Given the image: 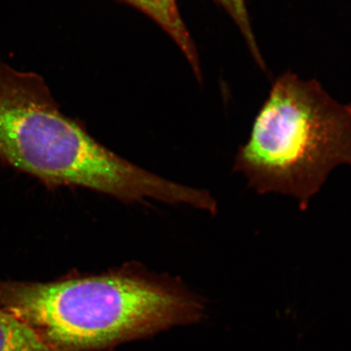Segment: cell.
<instances>
[{
    "mask_svg": "<svg viewBox=\"0 0 351 351\" xmlns=\"http://www.w3.org/2000/svg\"><path fill=\"white\" fill-rule=\"evenodd\" d=\"M0 164L47 188H82L127 204L156 200L215 215L205 189L170 181L114 154L66 117L43 76L0 61Z\"/></svg>",
    "mask_w": 351,
    "mask_h": 351,
    "instance_id": "obj_1",
    "label": "cell"
},
{
    "mask_svg": "<svg viewBox=\"0 0 351 351\" xmlns=\"http://www.w3.org/2000/svg\"><path fill=\"white\" fill-rule=\"evenodd\" d=\"M0 307L50 351H101L197 319L195 298L132 272L0 281Z\"/></svg>",
    "mask_w": 351,
    "mask_h": 351,
    "instance_id": "obj_2",
    "label": "cell"
},
{
    "mask_svg": "<svg viewBox=\"0 0 351 351\" xmlns=\"http://www.w3.org/2000/svg\"><path fill=\"white\" fill-rule=\"evenodd\" d=\"M341 165L351 168V104L335 100L317 80L279 75L235 154L233 172L258 195L291 196L306 210Z\"/></svg>",
    "mask_w": 351,
    "mask_h": 351,
    "instance_id": "obj_3",
    "label": "cell"
},
{
    "mask_svg": "<svg viewBox=\"0 0 351 351\" xmlns=\"http://www.w3.org/2000/svg\"><path fill=\"white\" fill-rule=\"evenodd\" d=\"M147 14L179 46L193 69L196 80L202 85L203 76L199 56L191 34L182 21L175 0H121Z\"/></svg>",
    "mask_w": 351,
    "mask_h": 351,
    "instance_id": "obj_4",
    "label": "cell"
},
{
    "mask_svg": "<svg viewBox=\"0 0 351 351\" xmlns=\"http://www.w3.org/2000/svg\"><path fill=\"white\" fill-rule=\"evenodd\" d=\"M0 351H50L31 328L0 307Z\"/></svg>",
    "mask_w": 351,
    "mask_h": 351,
    "instance_id": "obj_5",
    "label": "cell"
},
{
    "mask_svg": "<svg viewBox=\"0 0 351 351\" xmlns=\"http://www.w3.org/2000/svg\"><path fill=\"white\" fill-rule=\"evenodd\" d=\"M217 1H219L221 5L225 7L228 12L232 15V17L241 29L242 34H243L245 40L250 48L252 56L256 60L261 69L267 71V66H265L262 55L258 51L255 36H254L253 32H252L250 21H249L244 0H217Z\"/></svg>",
    "mask_w": 351,
    "mask_h": 351,
    "instance_id": "obj_6",
    "label": "cell"
}]
</instances>
